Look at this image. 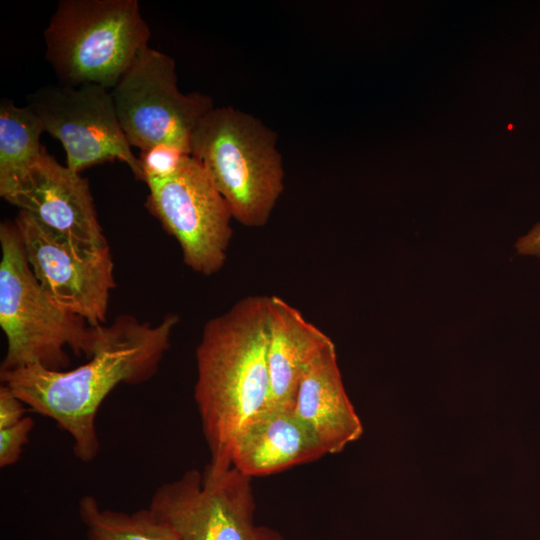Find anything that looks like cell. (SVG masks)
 Returning <instances> with one entry per match:
<instances>
[{"mask_svg":"<svg viewBox=\"0 0 540 540\" xmlns=\"http://www.w3.org/2000/svg\"><path fill=\"white\" fill-rule=\"evenodd\" d=\"M44 128L28 106L18 107L8 99L0 101V196L8 193L42 157L40 143Z\"/></svg>","mask_w":540,"mask_h":540,"instance_id":"obj_15","label":"cell"},{"mask_svg":"<svg viewBox=\"0 0 540 540\" xmlns=\"http://www.w3.org/2000/svg\"><path fill=\"white\" fill-rule=\"evenodd\" d=\"M326 455L293 407L267 406L240 430L232 449V467L244 475H270Z\"/></svg>","mask_w":540,"mask_h":540,"instance_id":"obj_12","label":"cell"},{"mask_svg":"<svg viewBox=\"0 0 540 540\" xmlns=\"http://www.w3.org/2000/svg\"><path fill=\"white\" fill-rule=\"evenodd\" d=\"M25 404L6 385L0 387V429L13 426L25 417Z\"/></svg>","mask_w":540,"mask_h":540,"instance_id":"obj_19","label":"cell"},{"mask_svg":"<svg viewBox=\"0 0 540 540\" xmlns=\"http://www.w3.org/2000/svg\"><path fill=\"white\" fill-rule=\"evenodd\" d=\"M178 322L173 313L156 325L120 315L98 325L86 363L63 371L40 365L2 371L1 383L32 411L54 420L72 438L74 455L89 463L100 449L96 416L102 402L119 384H141L157 373Z\"/></svg>","mask_w":540,"mask_h":540,"instance_id":"obj_1","label":"cell"},{"mask_svg":"<svg viewBox=\"0 0 540 540\" xmlns=\"http://www.w3.org/2000/svg\"><path fill=\"white\" fill-rule=\"evenodd\" d=\"M293 410L326 455L341 452L361 436L362 424L346 394L335 344L324 350L306 371Z\"/></svg>","mask_w":540,"mask_h":540,"instance_id":"obj_13","label":"cell"},{"mask_svg":"<svg viewBox=\"0 0 540 540\" xmlns=\"http://www.w3.org/2000/svg\"><path fill=\"white\" fill-rule=\"evenodd\" d=\"M150 36L137 0H61L44 30L45 58L60 84L111 90Z\"/></svg>","mask_w":540,"mask_h":540,"instance_id":"obj_5","label":"cell"},{"mask_svg":"<svg viewBox=\"0 0 540 540\" xmlns=\"http://www.w3.org/2000/svg\"><path fill=\"white\" fill-rule=\"evenodd\" d=\"M33 427V418L25 416L17 424L0 429L1 468L13 465L19 460Z\"/></svg>","mask_w":540,"mask_h":540,"instance_id":"obj_18","label":"cell"},{"mask_svg":"<svg viewBox=\"0 0 540 540\" xmlns=\"http://www.w3.org/2000/svg\"><path fill=\"white\" fill-rule=\"evenodd\" d=\"M269 296L251 295L209 319L196 348L194 399L210 452L205 471L232 467L244 425L267 407Z\"/></svg>","mask_w":540,"mask_h":540,"instance_id":"obj_2","label":"cell"},{"mask_svg":"<svg viewBox=\"0 0 540 540\" xmlns=\"http://www.w3.org/2000/svg\"><path fill=\"white\" fill-rule=\"evenodd\" d=\"M251 479L234 467L219 475L189 469L157 487L149 508L180 540H284L256 523Z\"/></svg>","mask_w":540,"mask_h":540,"instance_id":"obj_7","label":"cell"},{"mask_svg":"<svg viewBox=\"0 0 540 540\" xmlns=\"http://www.w3.org/2000/svg\"><path fill=\"white\" fill-rule=\"evenodd\" d=\"M146 184L145 206L177 240L183 262L207 276L220 271L233 235V216L201 163L188 155L172 176Z\"/></svg>","mask_w":540,"mask_h":540,"instance_id":"obj_8","label":"cell"},{"mask_svg":"<svg viewBox=\"0 0 540 540\" xmlns=\"http://www.w3.org/2000/svg\"><path fill=\"white\" fill-rule=\"evenodd\" d=\"M333 341L302 313L278 296H269L267 406L293 407L302 378Z\"/></svg>","mask_w":540,"mask_h":540,"instance_id":"obj_14","label":"cell"},{"mask_svg":"<svg viewBox=\"0 0 540 540\" xmlns=\"http://www.w3.org/2000/svg\"><path fill=\"white\" fill-rule=\"evenodd\" d=\"M190 154L170 145H156L142 150L139 161L143 181L148 183L172 176Z\"/></svg>","mask_w":540,"mask_h":540,"instance_id":"obj_17","label":"cell"},{"mask_svg":"<svg viewBox=\"0 0 540 540\" xmlns=\"http://www.w3.org/2000/svg\"><path fill=\"white\" fill-rule=\"evenodd\" d=\"M2 198L75 242L108 245L88 180L59 164L47 150Z\"/></svg>","mask_w":540,"mask_h":540,"instance_id":"obj_11","label":"cell"},{"mask_svg":"<svg viewBox=\"0 0 540 540\" xmlns=\"http://www.w3.org/2000/svg\"><path fill=\"white\" fill-rule=\"evenodd\" d=\"M15 222L29 266L47 297L90 325L104 324L116 287L109 244L75 242L22 210Z\"/></svg>","mask_w":540,"mask_h":540,"instance_id":"obj_9","label":"cell"},{"mask_svg":"<svg viewBox=\"0 0 540 540\" xmlns=\"http://www.w3.org/2000/svg\"><path fill=\"white\" fill-rule=\"evenodd\" d=\"M27 106L44 132L61 142L69 169L80 173L118 160L143 181L139 158L121 128L111 90L95 84L46 85L27 95Z\"/></svg>","mask_w":540,"mask_h":540,"instance_id":"obj_10","label":"cell"},{"mask_svg":"<svg viewBox=\"0 0 540 540\" xmlns=\"http://www.w3.org/2000/svg\"><path fill=\"white\" fill-rule=\"evenodd\" d=\"M78 513L86 527L85 540H180L149 507L126 513L102 508L93 495H85Z\"/></svg>","mask_w":540,"mask_h":540,"instance_id":"obj_16","label":"cell"},{"mask_svg":"<svg viewBox=\"0 0 540 540\" xmlns=\"http://www.w3.org/2000/svg\"><path fill=\"white\" fill-rule=\"evenodd\" d=\"M115 110L132 147L170 145L191 155L194 130L214 108L201 92L182 93L173 58L149 46L111 89Z\"/></svg>","mask_w":540,"mask_h":540,"instance_id":"obj_6","label":"cell"},{"mask_svg":"<svg viewBox=\"0 0 540 540\" xmlns=\"http://www.w3.org/2000/svg\"><path fill=\"white\" fill-rule=\"evenodd\" d=\"M0 327L7 351L0 372L40 365L68 370L67 349L91 356L98 325L56 306L35 278L14 221L0 224Z\"/></svg>","mask_w":540,"mask_h":540,"instance_id":"obj_3","label":"cell"},{"mask_svg":"<svg viewBox=\"0 0 540 540\" xmlns=\"http://www.w3.org/2000/svg\"><path fill=\"white\" fill-rule=\"evenodd\" d=\"M516 248L519 254L540 255V223L536 224L527 235L518 239Z\"/></svg>","mask_w":540,"mask_h":540,"instance_id":"obj_20","label":"cell"},{"mask_svg":"<svg viewBox=\"0 0 540 540\" xmlns=\"http://www.w3.org/2000/svg\"><path fill=\"white\" fill-rule=\"evenodd\" d=\"M191 156L205 168L233 219L247 227L268 222L284 190L275 131L231 106L214 107L194 130Z\"/></svg>","mask_w":540,"mask_h":540,"instance_id":"obj_4","label":"cell"}]
</instances>
